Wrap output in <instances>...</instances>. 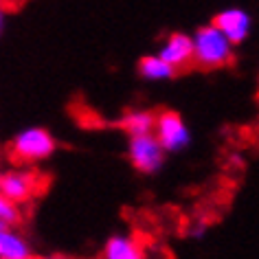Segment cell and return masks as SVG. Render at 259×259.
<instances>
[{
	"mask_svg": "<svg viewBox=\"0 0 259 259\" xmlns=\"http://www.w3.org/2000/svg\"><path fill=\"white\" fill-rule=\"evenodd\" d=\"M137 73L141 79H145V81H154V83H158V81H169L174 79V77L178 75V70L171 66V64H167L160 55H145V57H141L139 64H137Z\"/></svg>",
	"mask_w": 259,
	"mask_h": 259,
	"instance_id": "30bf717a",
	"label": "cell"
},
{
	"mask_svg": "<svg viewBox=\"0 0 259 259\" xmlns=\"http://www.w3.org/2000/svg\"><path fill=\"white\" fill-rule=\"evenodd\" d=\"M37 189V180L27 169H14L0 174V193H5L14 202H27Z\"/></svg>",
	"mask_w": 259,
	"mask_h": 259,
	"instance_id": "52a82bcc",
	"label": "cell"
},
{
	"mask_svg": "<svg viewBox=\"0 0 259 259\" xmlns=\"http://www.w3.org/2000/svg\"><path fill=\"white\" fill-rule=\"evenodd\" d=\"M213 24L237 47V44L248 40L252 31V16L242 7H229L213 18Z\"/></svg>",
	"mask_w": 259,
	"mask_h": 259,
	"instance_id": "5b68a950",
	"label": "cell"
},
{
	"mask_svg": "<svg viewBox=\"0 0 259 259\" xmlns=\"http://www.w3.org/2000/svg\"><path fill=\"white\" fill-rule=\"evenodd\" d=\"M154 134L165 147L167 154H180L191 145V130L187 121L174 110H160L156 112V125H154Z\"/></svg>",
	"mask_w": 259,
	"mask_h": 259,
	"instance_id": "277c9868",
	"label": "cell"
},
{
	"mask_svg": "<svg viewBox=\"0 0 259 259\" xmlns=\"http://www.w3.org/2000/svg\"><path fill=\"white\" fill-rule=\"evenodd\" d=\"M156 55H160L176 70H185L189 64H193V37L189 33H180V31L167 35L158 47Z\"/></svg>",
	"mask_w": 259,
	"mask_h": 259,
	"instance_id": "8992f818",
	"label": "cell"
},
{
	"mask_svg": "<svg viewBox=\"0 0 259 259\" xmlns=\"http://www.w3.org/2000/svg\"><path fill=\"white\" fill-rule=\"evenodd\" d=\"M0 229H3V226H0Z\"/></svg>",
	"mask_w": 259,
	"mask_h": 259,
	"instance_id": "2e32d148",
	"label": "cell"
},
{
	"mask_svg": "<svg viewBox=\"0 0 259 259\" xmlns=\"http://www.w3.org/2000/svg\"><path fill=\"white\" fill-rule=\"evenodd\" d=\"M57 150V139L47 127H24L11 139V154L20 163H40L49 160Z\"/></svg>",
	"mask_w": 259,
	"mask_h": 259,
	"instance_id": "7a4b0ae2",
	"label": "cell"
},
{
	"mask_svg": "<svg viewBox=\"0 0 259 259\" xmlns=\"http://www.w3.org/2000/svg\"><path fill=\"white\" fill-rule=\"evenodd\" d=\"M18 222H20L18 202L7 198L5 193H0V226H3V229H9V226H16Z\"/></svg>",
	"mask_w": 259,
	"mask_h": 259,
	"instance_id": "7c38bea8",
	"label": "cell"
},
{
	"mask_svg": "<svg viewBox=\"0 0 259 259\" xmlns=\"http://www.w3.org/2000/svg\"><path fill=\"white\" fill-rule=\"evenodd\" d=\"M193 37V64L204 70L224 68L233 62L235 44L215 24H202L191 33Z\"/></svg>",
	"mask_w": 259,
	"mask_h": 259,
	"instance_id": "6da1fadb",
	"label": "cell"
},
{
	"mask_svg": "<svg viewBox=\"0 0 259 259\" xmlns=\"http://www.w3.org/2000/svg\"><path fill=\"white\" fill-rule=\"evenodd\" d=\"M101 259H145V250L134 235L114 233L103 244Z\"/></svg>",
	"mask_w": 259,
	"mask_h": 259,
	"instance_id": "ba28073f",
	"label": "cell"
},
{
	"mask_svg": "<svg viewBox=\"0 0 259 259\" xmlns=\"http://www.w3.org/2000/svg\"><path fill=\"white\" fill-rule=\"evenodd\" d=\"M206 233H209V222H206V220H193V222H189V226H187V237L196 239V242L204 239Z\"/></svg>",
	"mask_w": 259,
	"mask_h": 259,
	"instance_id": "4fadbf2b",
	"label": "cell"
},
{
	"mask_svg": "<svg viewBox=\"0 0 259 259\" xmlns=\"http://www.w3.org/2000/svg\"><path fill=\"white\" fill-rule=\"evenodd\" d=\"M167 156L165 147L160 145L156 134H141V137H127V158L132 167L143 176H154L165 167Z\"/></svg>",
	"mask_w": 259,
	"mask_h": 259,
	"instance_id": "3957f363",
	"label": "cell"
},
{
	"mask_svg": "<svg viewBox=\"0 0 259 259\" xmlns=\"http://www.w3.org/2000/svg\"><path fill=\"white\" fill-rule=\"evenodd\" d=\"M154 125H156V112H152V110H130L121 119V127L125 130L127 137L152 134Z\"/></svg>",
	"mask_w": 259,
	"mask_h": 259,
	"instance_id": "8fae6325",
	"label": "cell"
},
{
	"mask_svg": "<svg viewBox=\"0 0 259 259\" xmlns=\"http://www.w3.org/2000/svg\"><path fill=\"white\" fill-rule=\"evenodd\" d=\"M0 259H33V246L14 226L0 229Z\"/></svg>",
	"mask_w": 259,
	"mask_h": 259,
	"instance_id": "9c48e42d",
	"label": "cell"
},
{
	"mask_svg": "<svg viewBox=\"0 0 259 259\" xmlns=\"http://www.w3.org/2000/svg\"><path fill=\"white\" fill-rule=\"evenodd\" d=\"M47 259H68V257H64V255H51V257H47Z\"/></svg>",
	"mask_w": 259,
	"mask_h": 259,
	"instance_id": "9a60e30c",
	"label": "cell"
},
{
	"mask_svg": "<svg viewBox=\"0 0 259 259\" xmlns=\"http://www.w3.org/2000/svg\"><path fill=\"white\" fill-rule=\"evenodd\" d=\"M3 29H5V11L0 7V35H3Z\"/></svg>",
	"mask_w": 259,
	"mask_h": 259,
	"instance_id": "5bb4252c",
	"label": "cell"
}]
</instances>
